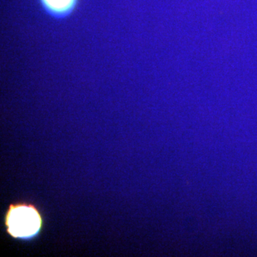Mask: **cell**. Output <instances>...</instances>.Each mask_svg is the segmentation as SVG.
<instances>
[{
	"instance_id": "cell-1",
	"label": "cell",
	"mask_w": 257,
	"mask_h": 257,
	"mask_svg": "<svg viewBox=\"0 0 257 257\" xmlns=\"http://www.w3.org/2000/svg\"><path fill=\"white\" fill-rule=\"evenodd\" d=\"M44 224L43 214L34 203H11L5 211V231L13 239L25 242L34 241L41 234Z\"/></svg>"
},
{
	"instance_id": "cell-2",
	"label": "cell",
	"mask_w": 257,
	"mask_h": 257,
	"mask_svg": "<svg viewBox=\"0 0 257 257\" xmlns=\"http://www.w3.org/2000/svg\"><path fill=\"white\" fill-rule=\"evenodd\" d=\"M79 2V0H38L45 14L55 20L70 18L77 10Z\"/></svg>"
}]
</instances>
